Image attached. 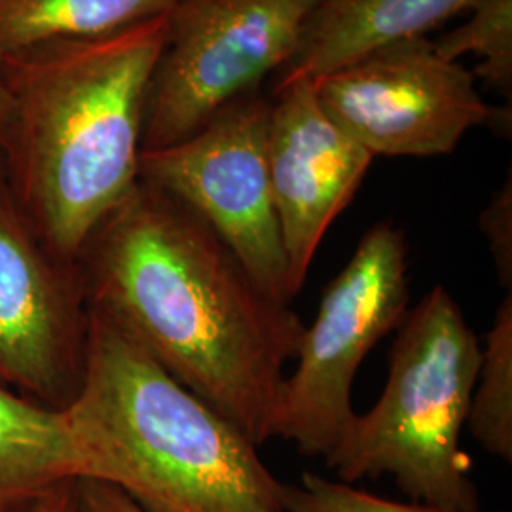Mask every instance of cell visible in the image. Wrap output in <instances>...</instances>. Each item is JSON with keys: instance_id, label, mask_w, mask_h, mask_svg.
Listing matches in <instances>:
<instances>
[{"instance_id": "17", "label": "cell", "mask_w": 512, "mask_h": 512, "mask_svg": "<svg viewBox=\"0 0 512 512\" xmlns=\"http://www.w3.org/2000/svg\"><path fill=\"white\" fill-rule=\"evenodd\" d=\"M480 228L488 239L499 281L512 289V181L511 175L480 215Z\"/></svg>"}, {"instance_id": "19", "label": "cell", "mask_w": 512, "mask_h": 512, "mask_svg": "<svg viewBox=\"0 0 512 512\" xmlns=\"http://www.w3.org/2000/svg\"><path fill=\"white\" fill-rule=\"evenodd\" d=\"M76 482L67 480L33 494L0 501V512H76Z\"/></svg>"}, {"instance_id": "11", "label": "cell", "mask_w": 512, "mask_h": 512, "mask_svg": "<svg viewBox=\"0 0 512 512\" xmlns=\"http://www.w3.org/2000/svg\"><path fill=\"white\" fill-rule=\"evenodd\" d=\"M473 0H323L293 57L277 71L274 90L315 82L380 48L423 38Z\"/></svg>"}, {"instance_id": "13", "label": "cell", "mask_w": 512, "mask_h": 512, "mask_svg": "<svg viewBox=\"0 0 512 512\" xmlns=\"http://www.w3.org/2000/svg\"><path fill=\"white\" fill-rule=\"evenodd\" d=\"M179 0H0V57L105 37L171 14Z\"/></svg>"}, {"instance_id": "9", "label": "cell", "mask_w": 512, "mask_h": 512, "mask_svg": "<svg viewBox=\"0 0 512 512\" xmlns=\"http://www.w3.org/2000/svg\"><path fill=\"white\" fill-rule=\"evenodd\" d=\"M88 313L48 262L0 171V385L55 403L76 391Z\"/></svg>"}, {"instance_id": "4", "label": "cell", "mask_w": 512, "mask_h": 512, "mask_svg": "<svg viewBox=\"0 0 512 512\" xmlns=\"http://www.w3.org/2000/svg\"><path fill=\"white\" fill-rule=\"evenodd\" d=\"M480 359V340L458 302L437 285L404 315L384 393L351 418L327 467L348 484L391 476L410 501L478 512L461 433Z\"/></svg>"}, {"instance_id": "3", "label": "cell", "mask_w": 512, "mask_h": 512, "mask_svg": "<svg viewBox=\"0 0 512 512\" xmlns=\"http://www.w3.org/2000/svg\"><path fill=\"white\" fill-rule=\"evenodd\" d=\"M61 408L86 478L148 512H285L283 482L255 442L93 308L80 380Z\"/></svg>"}, {"instance_id": "12", "label": "cell", "mask_w": 512, "mask_h": 512, "mask_svg": "<svg viewBox=\"0 0 512 512\" xmlns=\"http://www.w3.org/2000/svg\"><path fill=\"white\" fill-rule=\"evenodd\" d=\"M88 476L63 408L0 385V501Z\"/></svg>"}, {"instance_id": "2", "label": "cell", "mask_w": 512, "mask_h": 512, "mask_svg": "<svg viewBox=\"0 0 512 512\" xmlns=\"http://www.w3.org/2000/svg\"><path fill=\"white\" fill-rule=\"evenodd\" d=\"M167 35L169 14L0 57V150L21 209L59 260H76L139 181L148 90Z\"/></svg>"}, {"instance_id": "18", "label": "cell", "mask_w": 512, "mask_h": 512, "mask_svg": "<svg viewBox=\"0 0 512 512\" xmlns=\"http://www.w3.org/2000/svg\"><path fill=\"white\" fill-rule=\"evenodd\" d=\"M76 512H148L122 488L82 478L76 482Z\"/></svg>"}, {"instance_id": "7", "label": "cell", "mask_w": 512, "mask_h": 512, "mask_svg": "<svg viewBox=\"0 0 512 512\" xmlns=\"http://www.w3.org/2000/svg\"><path fill=\"white\" fill-rule=\"evenodd\" d=\"M270 110L258 92L239 97L181 143L141 150L139 177L200 215L260 289L291 306L296 296L268 169Z\"/></svg>"}, {"instance_id": "6", "label": "cell", "mask_w": 512, "mask_h": 512, "mask_svg": "<svg viewBox=\"0 0 512 512\" xmlns=\"http://www.w3.org/2000/svg\"><path fill=\"white\" fill-rule=\"evenodd\" d=\"M323 0H179L148 90L143 145L192 137L293 57Z\"/></svg>"}, {"instance_id": "14", "label": "cell", "mask_w": 512, "mask_h": 512, "mask_svg": "<svg viewBox=\"0 0 512 512\" xmlns=\"http://www.w3.org/2000/svg\"><path fill=\"white\" fill-rule=\"evenodd\" d=\"M476 442L495 458L512 461V294L497 308L486 334L467 425Z\"/></svg>"}, {"instance_id": "20", "label": "cell", "mask_w": 512, "mask_h": 512, "mask_svg": "<svg viewBox=\"0 0 512 512\" xmlns=\"http://www.w3.org/2000/svg\"><path fill=\"white\" fill-rule=\"evenodd\" d=\"M4 124H6V93H4V84H2V76H0V147H2Z\"/></svg>"}, {"instance_id": "15", "label": "cell", "mask_w": 512, "mask_h": 512, "mask_svg": "<svg viewBox=\"0 0 512 512\" xmlns=\"http://www.w3.org/2000/svg\"><path fill=\"white\" fill-rule=\"evenodd\" d=\"M471 18L461 27L433 42L440 57L458 61L461 55L482 59L475 78H482L503 97L512 93V0H473Z\"/></svg>"}, {"instance_id": "1", "label": "cell", "mask_w": 512, "mask_h": 512, "mask_svg": "<svg viewBox=\"0 0 512 512\" xmlns=\"http://www.w3.org/2000/svg\"><path fill=\"white\" fill-rule=\"evenodd\" d=\"M82 255L90 308L256 446L275 439L306 323L260 289L200 215L139 177Z\"/></svg>"}, {"instance_id": "8", "label": "cell", "mask_w": 512, "mask_h": 512, "mask_svg": "<svg viewBox=\"0 0 512 512\" xmlns=\"http://www.w3.org/2000/svg\"><path fill=\"white\" fill-rule=\"evenodd\" d=\"M330 116L376 156H442L469 129L492 124L475 74L412 38L380 48L313 82Z\"/></svg>"}, {"instance_id": "10", "label": "cell", "mask_w": 512, "mask_h": 512, "mask_svg": "<svg viewBox=\"0 0 512 512\" xmlns=\"http://www.w3.org/2000/svg\"><path fill=\"white\" fill-rule=\"evenodd\" d=\"M268 169L294 296L330 224L348 207L374 156L342 128L310 80L274 90Z\"/></svg>"}, {"instance_id": "16", "label": "cell", "mask_w": 512, "mask_h": 512, "mask_svg": "<svg viewBox=\"0 0 512 512\" xmlns=\"http://www.w3.org/2000/svg\"><path fill=\"white\" fill-rule=\"evenodd\" d=\"M281 499L285 512H458L418 501L387 499L308 471L300 476V484L283 482Z\"/></svg>"}, {"instance_id": "5", "label": "cell", "mask_w": 512, "mask_h": 512, "mask_svg": "<svg viewBox=\"0 0 512 512\" xmlns=\"http://www.w3.org/2000/svg\"><path fill=\"white\" fill-rule=\"evenodd\" d=\"M404 232L378 222L325 289L285 378L275 439L308 458L327 459L355 416L353 384L368 353L408 313Z\"/></svg>"}]
</instances>
